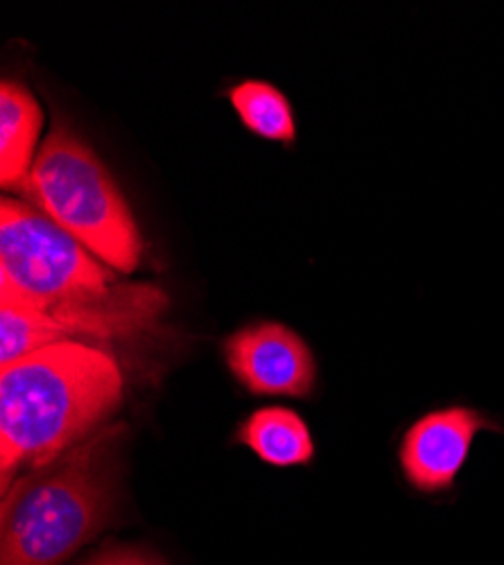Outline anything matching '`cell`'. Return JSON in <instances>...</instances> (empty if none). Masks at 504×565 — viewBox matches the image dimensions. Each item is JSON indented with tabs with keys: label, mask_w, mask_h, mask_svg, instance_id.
Masks as SVG:
<instances>
[{
	"label": "cell",
	"mask_w": 504,
	"mask_h": 565,
	"mask_svg": "<svg viewBox=\"0 0 504 565\" xmlns=\"http://www.w3.org/2000/svg\"><path fill=\"white\" fill-rule=\"evenodd\" d=\"M0 301L36 310L43 347L152 331L168 297L109 265L28 202H0Z\"/></svg>",
	"instance_id": "6da1fadb"
},
{
	"label": "cell",
	"mask_w": 504,
	"mask_h": 565,
	"mask_svg": "<svg viewBox=\"0 0 504 565\" xmlns=\"http://www.w3.org/2000/svg\"><path fill=\"white\" fill-rule=\"evenodd\" d=\"M120 403V366L94 344L57 342L0 366V491L96 435Z\"/></svg>",
	"instance_id": "7a4b0ae2"
},
{
	"label": "cell",
	"mask_w": 504,
	"mask_h": 565,
	"mask_svg": "<svg viewBox=\"0 0 504 565\" xmlns=\"http://www.w3.org/2000/svg\"><path fill=\"white\" fill-rule=\"evenodd\" d=\"M125 423L25 470L0 502V565H62L118 513Z\"/></svg>",
	"instance_id": "3957f363"
},
{
	"label": "cell",
	"mask_w": 504,
	"mask_h": 565,
	"mask_svg": "<svg viewBox=\"0 0 504 565\" xmlns=\"http://www.w3.org/2000/svg\"><path fill=\"white\" fill-rule=\"evenodd\" d=\"M21 193L111 269L131 274L141 265L143 238L118 183L64 122L45 136Z\"/></svg>",
	"instance_id": "277c9868"
},
{
	"label": "cell",
	"mask_w": 504,
	"mask_h": 565,
	"mask_svg": "<svg viewBox=\"0 0 504 565\" xmlns=\"http://www.w3.org/2000/svg\"><path fill=\"white\" fill-rule=\"evenodd\" d=\"M234 379L254 396L308 398L317 390V360L290 326L256 321L222 347Z\"/></svg>",
	"instance_id": "5b68a950"
},
{
	"label": "cell",
	"mask_w": 504,
	"mask_h": 565,
	"mask_svg": "<svg viewBox=\"0 0 504 565\" xmlns=\"http://www.w3.org/2000/svg\"><path fill=\"white\" fill-rule=\"evenodd\" d=\"M482 430H500L484 414L471 407H446L426 414L411 426L400 444L405 480L421 493L452 489L464 468L473 439Z\"/></svg>",
	"instance_id": "8992f818"
},
{
	"label": "cell",
	"mask_w": 504,
	"mask_h": 565,
	"mask_svg": "<svg viewBox=\"0 0 504 565\" xmlns=\"http://www.w3.org/2000/svg\"><path fill=\"white\" fill-rule=\"evenodd\" d=\"M43 111L32 93L12 79L0 84V185L19 191L34 166Z\"/></svg>",
	"instance_id": "52a82bcc"
},
{
	"label": "cell",
	"mask_w": 504,
	"mask_h": 565,
	"mask_svg": "<svg viewBox=\"0 0 504 565\" xmlns=\"http://www.w3.org/2000/svg\"><path fill=\"white\" fill-rule=\"evenodd\" d=\"M236 444L249 448L260 461L279 468L305 466L314 459L308 423L294 409L281 405L251 412L236 430Z\"/></svg>",
	"instance_id": "ba28073f"
},
{
	"label": "cell",
	"mask_w": 504,
	"mask_h": 565,
	"mask_svg": "<svg viewBox=\"0 0 504 565\" xmlns=\"http://www.w3.org/2000/svg\"><path fill=\"white\" fill-rule=\"evenodd\" d=\"M240 122L256 136L292 146L297 138L294 109L283 90L262 79H245L226 93Z\"/></svg>",
	"instance_id": "9c48e42d"
},
{
	"label": "cell",
	"mask_w": 504,
	"mask_h": 565,
	"mask_svg": "<svg viewBox=\"0 0 504 565\" xmlns=\"http://www.w3.org/2000/svg\"><path fill=\"white\" fill-rule=\"evenodd\" d=\"M86 565H165V563L152 552H146L141 547L114 545L90 558Z\"/></svg>",
	"instance_id": "30bf717a"
}]
</instances>
